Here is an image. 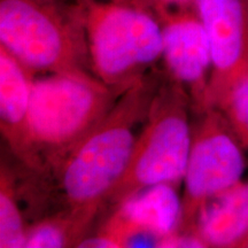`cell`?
Segmentation results:
<instances>
[{
    "mask_svg": "<svg viewBox=\"0 0 248 248\" xmlns=\"http://www.w3.org/2000/svg\"><path fill=\"white\" fill-rule=\"evenodd\" d=\"M164 77L150 70L121 93L114 106L47 177L35 186L54 181L63 207L93 222L128 167L138 135ZM61 210V209H60Z\"/></svg>",
    "mask_w": 248,
    "mask_h": 248,
    "instance_id": "obj_1",
    "label": "cell"
},
{
    "mask_svg": "<svg viewBox=\"0 0 248 248\" xmlns=\"http://www.w3.org/2000/svg\"><path fill=\"white\" fill-rule=\"evenodd\" d=\"M123 91L91 74H48L33 79L28 116L30 176L47 177L104 119Z\"/></svg>",
    "mask_w": 248,
    "mask_h": 248,
    "instance_id": "obj_2",
    "label": "cell"
},
{
    "mask_svg": "<svg viewBox=\"0 0 248 248\" xmlns=\"http://www.w3.org/2000/svg\"><path fill=\"white\" fill-rule=\"evenodd\" d=\"M0 45L33 74L94 75L79 0H0Z\"/></svg>",
    "mask_w": 248,
    "mask_h": 248,
    "instance_id": "obj_3",
    "label": "cell"
},
{
    "mask_svg": "<svg viewBox=\"0 0 248 248\" xmlns=\"http://www.w3.org/2000/svg\"><path fill=\"white\" fill-rule=\"evenodd\" d=\"M95 77L125 90L162 59V28L132 0H79Z\"/></svg>",
    "mask_w": 248,
    "mask_h": 248,
    "instance_id": "obj_4",
    "label": "cell"
},
{
    "mask_svg": "<svg viewBox=\"0 0 248 248\" xmlns=\"http://www.w3.org/2000/svg\"><path fill=\"white\" fill-rule=\"evenodd\" d=\"M187 91L164 77L152 101L123 176L105 201L102 214L145 188L183 182L192 145Z\"/></svg>",
    "mask_w": 248,
    "mask_h": 248,
    "instance_id": "obj_5",
    "label": "cell"
},
{
    "mask_svg": "<svg viewBox=\"0 0 248 248\" xmlns=\"http://www.w3.org/2000/svg\"><path fill=\"white\" fill-rule=\"evenodd\" d=\"M245 157L218 114L207 109L192 135L183 191L181 233L194 234L201 210L210 200L241 183Z\"/></svg>",
    "mask_w": 248,
    "mask_h": 248,
    "instance_id": "obj_6",
    "label": "cell"
},
{
    "mask_svg": "<svg viewBox=\"0 0 248 248\" xmlns=\"http://www.w3.org/2000/svg\"><path fill=\"white\" fill-rule=\"evenodd\" d=\"M212 49V78L206 109L223 106L232 89L248 75V0H195Z\"/></svg>",
    "mask_w": 248,
    "mask_h": 248,
    "instance_id": "obj_7",
    "label": "cell"
},
{
    "mask_svg": "<svg viewBox=\"0 0 248 248\" xmlns=\"http://www.w3.org/2000/svg\"><path fill=\"white\" fill-rule=\"evenodd\" d=\"M176 187L159 184L138 192L111 210L98 232L115 248L159 247L181 230L183 202Z\"/></svg>",
    "mask_w": 248,
    "mask_h": 248,
    "instance_id": "obj_8",
    "label": "cell"
},
{
    "mask_svg": "<svg viewBox=\"0 0 248 248\" xmlns=\"http://www.w3.org/2000/svg\"><path fill=\"white\" fill-rule=\"evenodd\" d=\"M162 28V61L167 77L183 86L198 109L206 110L212 49L206 28L194 7L159 17Z\"/></svg>",
    "mask_w": 248,
    "mask_h": 248,
    "instance_id": "obj_9",
    "label": "cell"
},
{
    "mask_svg": "<svg viewBox=\"0 0 248 248\" xmlns=\"http://www.w3.org/2000/svg\"><path fill=\"white\" fill-rule=\"evenodd\" d=\"M33 73L0 45V130L12 153L28 171L31 155L28 116Z\"/></svg>",
    "mask_w": 248,
    "mask_h": 248,
    "instance_id": "obj_10",
    "label": "cell"
},
{
    "mask_svg": "<svg viewBox=\"0 0 248 248\" xmlns=\"http://www.w3.org/2000/svg\"><path fill=\"white\" fill-rule=\"evenodd\" d=\"M194 234L207 247H239L248 235V183L210 200L198 217Z\"/></svg>",
    "mask_w": 248,
    "mask_h": 248,
    "instance_id": "obj_11",
    "label": "cell"
},
{
    "mask_svg": "<svg viewBox=\"0 0 248 248\" xmlns=\"http://www.w3.org/2000/svg\"><path fill=\"white\" fill-rule=\"evenodd\" d=\"M92 223L79 213L69 209L57 210L28 226L24 248L77 247L88 235Z\"/></svg>",
    "mask_w": 248,
    "mask_h": 248,
    "instance_id": "obj_12",
    "label": "cell"
},
{
    "mask_svg": "<svg viewBox=\"0 0 248 248\" xmlns=\"http://www.w3.org/2000/svg\"><path fill=\"white\" fill-rule=\"evenodd\" d=\"M28 226L18 203L14 171L1 161L0 167V247L24 248Z\"/></svg>",
    "mask_w": 248,
    "mask_h": 248,
    "instance_id": "obj_13",
    "label": "cell"
},
{
    "mask_svg": "<svg viewBox=\"0 0 248 248\" xmlns=\"http://www.w3.org/2000/svg\"><path fill=\"white\" fill-rule=\"evenodd\" d=\"M222 107L235 131L248 144V75L235 84Z\"/></svg>",
    "mask_w": 248,
    "mask_h": 248,
    "instance_id": "obj_14",
    "label": "cell"
},
{
    "mask_svg": "<svg viewBox=\"0 0 248 248\" xmlns=\"http://www.w3.org/2000/svg\"><path fill=\"white\" fill-rule=\"evenodd\" d=\"M136 4L150 9L157 18L169 12L191 8L195 6V0H132Z\"/></svg>",
    "mask_w": 248,
    "mask_h": 248,
    "instance_id": "obj_15",
    "label": "cell"
},
{
    "mask_svg": "<svg viewBox=\"0 0 248 248\" xmlns=\"http://www.w3.org/2000/svg\"><path fill=\"white\" fill-rule=\"evenodd\" d=\"M239 247H248V235H247L246 238H245V240L240 244Z\"/></svg>",
    "mask_w": 248,
    "mask_h": 248,
    "instance_id": "obj_16",
    "label": "cell"
}]
</instances>
